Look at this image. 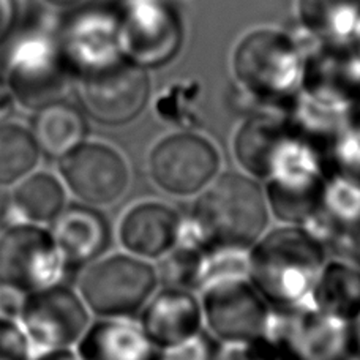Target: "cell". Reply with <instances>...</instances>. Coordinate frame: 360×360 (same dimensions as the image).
I'll return each mask as SVG.
<instances>
[{
	"label": "cell",
	"instance_id": "19",
	"mask_svg": "<svg viewBox=\"0 0 360 360\" xmlns=\"http://www.w3.org/2000/svg\"><path fill=\"white\" fill-rule=\"evenodd\" d=\"M86 131L82 114L62 100L38 109L30 130L41 153L60 160L84 143Z\"/></svg>",
	"mask_w": 360,
	"mask_h": 360
},
{
	"label": "cell",
	"instance_id": "11",
	"mask_svg": "<svg viewBox=\"0 0 360 360\" xmlns=\"http://www.w3.org/2000/svg\"><path fill=\"white\" fill-rule=\"evenodd\" d=\"M62 177L87 205H109L125 195L130 171L125 158L101 143H82L62 158Z\"/></svg>",
	"mask_w": 360,
	"mask_h": 360
},
{
	"label": "cell",
	"instance_id": "26",
	"mask_svg": "<svg viewBox=\"0 0 360 360\" xmlns=\"http://www.w3.org/2000/svg\"><path fill=\"white\" fill-rule=\"evenodd\" d=\"M326 242H329L348 264L360 269V215L333 226Z\"/></svg>",
	"mask_w": 360,
	"mask_h": 360
},
{
	"label": "cell",
	"instance_id": "15",
	"mask_svg": "<svg viewBox=\"0 0 360 360\" xmlns=\"http://www.w3.org/2000/svg\"><path fill=\"white\" fill-rule=\"evenodd\" d=\"M53 223L51 234L65 267L86 266L109 245V224L92 205L65 207Z\"/></svg>",
	"mask_w": 360,
	"mask_h": 360
},
{
	"label": "cell",
	"instance_id": "16",
	"mask_svg": "<svg viewBox=\"0 0 360 360\" xmlns=\"http://www.w3.org/2000/svg\"><path fill=\"white\" fill-rule=\"evenodd\" d=\"M157 354L139 327L115 318L87 327L78 342L81 360H157Z\"/></svg>",
	"mask_w": 360,
	"mask_h": 360
},
{
	"label": "cell",
	"instance_id": "4",
	"mask_svg": "<svg viewBox=\"0 0 360 360\" xmlns=\"http://www.w3.org/2000/svg\"><path fill=\"white\" fill-rule=\"evenodd\" d=\"M62 256L51 231L21 223L0 234V283L32 294L59 283Z\"/></svg>",
	"mask_w": 360,
	"mask_h": 360
},
{
	"label": "cell",
	"instance_id": "21",
	"mask_svg": "<svg viewBox=\"0 0 360 360\" xmlns=\"http://www.w3.org/2000/svg\"><path fill=\"white\" fill-rule=\"evenodd\" d=\"M67 193L59 179L48 172L25 177L11 198L15 209L27 223H53L67 207Z\"/></svg>",
	"mask_w": 360,
	"mask_h": 360
},
{
	"label": "cell",
	"instance_id": "25",
	"mask_svg": "<svg viewBox=\"0 0 360 360\" xmlns=\"http://www.w3.org/2000/svg\"><path fill=\"white\" fill-rule=\"evenodd\" d=\"M202 255L204 250L191 245L172 248L160 267L162 280L168 288L186 289V291L191 288H199Z\"/></svg>",
	"mask_w": 360,
	"mask_h": 360
},
{
	"label": "cell",
	"instance_id": "31",
	"mask_svg": "<svg viewBox=\"0 0 360 360\" xmlns=\"http://www.w3.org/2000/svg\"><path fill=\"white\" fill-rule=\"evenodd\" d=\"M30 360H81L79 356L70 348H54V349H40L32 354Z\"/></svg>",
	"mask_w": 360,
	"mask_h": 360
},
{
	"label": "cell",
	"instance_id": "24",
	"mask_svg": "<svg viewBox=\"0 0 360 360\" xmlns=\"http://www.w3.org/2000/svg\"><path fill=\"white\" fill-rule=\"evenodd\" d=\"M327 177L337 176L360 186V127L348 125L323 152Z\"/></svg>",
	"mask_w": 360,
	"mask_h": 360
},
{
	"label": "cell",
	"instance_id": "5",
	"mask_svg": "<svg viewBox=\"0 0 360 360\" xmlns=\"http://www.w3.org/2000/svg\"><path fill=\"white\" fill-rule=\"evenodd\" d=\"M270 318L267 338L286 360H351L349 324L326 316L316 308H280Z\"/></svg>",
	"mask_w": 360,
	"mask_h": 360
},
{
	"label": "cell",
	"instance_id": "2",
	"mask_svg": "<svg viewBox=\"0 0 360 360\" xmlns=\"http://www.w3.org/2000/svg\"><path fill=\"white\" fill-rule=\"evenodd\" d=\"M323 267V243L300 226L272 231L255 243L248 256L253 288L276 308L302 305Z\"/></svg>",
	"mask_w": 360,
	"mask_h": 360
},
{
	"label": "cell",
	"instance_id": "32",
	"mask_svg": "<svg viewBox=\"0 0 360 360\" xmlns=\"http://www.w3.org/2000/svg\"><path fill=\"white\" fill-rule=\"evenodd\" d=\"M13 24V5L11 0H0V43H2Z\"/></svg>",
	"mask_w": 360,
	"mask_h": 360
},
{
	"label": "cell",
	"instance_id": "20",
	"mask_svg": "<svg viewBox=\"0 0 360 360\" xmlns=\"http://www.w3.org/2000/svg\"><path fill=\"white\" fill-rule=\"evenodd\" d=\"M300 15L314 34L333 44L359 35L360 0H300Z\"/></svg>",
	"mask_w": 360,
	"mask_h": 360
},
{
	"label": "cell",
	"instance_id": "35",
	"mask_svg": "<svg viewBox=\"0 0 360 360\" xmlns=\"http://www.w3.org/2000/svg\"><path fill=\"white\" fill-rule=\"evenodd\" d=\"M349 337L352 354L360 359V314L349 324Z\"/></svg>",
	"mask_w": 360,
	"mask_h": 360
},
{
	"label": "cell",
	"instance_id": "29",
	"mask_svg": "<svg viewBox=\"0 0 360 360\" xmlns=\"http://www.w3.org/2000/svg\"><path fill=\"white\" fill-rule=\"evenodd\" d=\"M217 360H286L276 345L267 337L250 343L233 345L228 352Z\"/></svg>",
	"mask_w": 360,
	"mask_h": 360
},
{
	"label": "cell",
	"instance_id": "28",
	"mask_svg": "<svg viewBox=\"0 0 360 360\" xmlns=\"http://www.w3.org/2000/svg\"><path fill=\"white\" fill-rule=\"evenodd\" d=\"M34 351L18 323L0 321V360H30Z\"/></svg>",
	"mask_w": 360,
	"mask_h": 360
},
{
	"label": "cell",
	"instance_id": "8",
	"mask_svg": "<svg viewBox=\"0 0 360 360\" xmlns=\"http://www.w3.org/2000/svg\"><path fill=\"white\" fill-rule=\"evenodd\" d=\"M19 326L32 351L70 348L87 330L89 313L81 295L57 283L27 294Z\"/></svg>",
	"mask_w": 360,
	"mask_h": 360
},
{
	"label": "cell",
	"instance_id": "13",
	"mask_svg": "<svg viewBox=\"0 0 360 360\" xmlns=\"http://www.w3.org/2000/svg\"><path fill=\"white\" fill-rule=\"evenodd\" d=\"M180 220L176 210L162 202H143L127 212L120 223L122 245L138 258H162L177 247Z\"/></svg>",
	"mask_w": 360,
	"mask_h": 360
},
{
	"label": "cell",
	"instance_id": "18",
	"mask_svg": "<svg viewBox=\"0 0 360 360\" xmlns=\"http://www.w3.org/2000/svg\"><path fill=\"white\" fill-rule=\"evenodd\" d=\"M311 299L318 311L351 324L360 314V269L338 261L324 266L313 286Z\"/></svg>",
	"mask_w": 360,
	"mask_h": 360
},
{
	"label": "cell",
	"instance_id": "22",
	"mask_svg": "<svg viewBox=\"0 0 360 360\" xmlns=\"http://www.w3.org/2000/svg\"><path fill=\"white\" fill-rule=\"evenodd\" d=\"M67 78L56 60L40 57L37 62H27L11 76V92L22 105L40 109L49 103L62 100L65 94Z\"/></svg>",
	"mask_w": 360,
	"mask_h": 360
},
{
	"label": "cell",
	"instance_id": "27",
	"mask_svg": "<svg viewBox=\"0 0 360 360\" xmlns=\"http://www.w3.org/2000/svg\"><path fill=\"white\" fill-rule=\"evenodd\" d=\"M218 351L214 340L199 332L184 343L158 349L157 360H217Z\"/></svg>",
	"mask_w": 360,
	"mask_h": 360
},
{
	"label": "cell",
	"instance_id": "14",
	"mask_svg": "<svg viewBox=\"0 0 360 360\" xmlns=\"http://www.w3.org/2000/svg\"><path fill=\"white\" fill-rule=\"evenodd\" d=\"M297 138L289 120L275 117H253L237 131L234 155L250 174L258 179H270L278 168L283 155Z\"/></svg>",
	"mask_w": 360,
	"mask_h": 360
},
{
	"label": "cell",
	"instance_id": "17",
	"mask_svg": "<svg viewBox=\"0 0 360 360\" xmlns=\"http://www.w3.org/2000/svg\"><path fill=\"white\" fill-rule=\"evenodd\" d=\"M172 18L158 0H134L127 18V41L139 62L168 59L177 43Z\"/></svg>",
	"mask_w": 360,
	"mask_h": 360
},
{
	"label": "cell",
	"instance_id": "9",
	"mask_svg": "<svg viewBox=\"0 0 360 360\" xmlns=\"http://www.w3.org/2000/svg\"><path fill=\"white\" fill-rule=\"evenodd\" d=\"M152 180L177 196H190L207 186L220 169L217 147L195 133H177L153 147L149 160Z\"/></svg>",
	"mask_w": 360,
	"mask_h": 360
},
{
	"label": "cell",
	"instance_id": "3",
	"mask_svg": "<svg viewBox=\"0 0 360 360\" xmlns=\"http://www.w3.org/2000/svg\"><path fill=\"white\" fill-rule=\"evenodd\" d=\"M157 272L143 259L115 255L96 262L79 283L84 304L98 316L127 318L138 313L152 297Z\"/></svg>",
	"mask_w": 360,
	"mask_h": 360
},
{
	"label": "cell",
	"instance_id": "30",
	"mask_svg": "<svg viewBox=\"0 0 360 360\" xmlns=\"http://www.w3.org/2000/svg\"><path fill=\"white\" fill-rule=\"evenodd\" d=\"M27 294L19 291L16 288L0 283V321H8V323H18L25 305Z\"/></svg>",
	"mask_w": 360,
	"mask_h": 360
},
{
	"label": "cell",
	"instance_id": "12",
	"mask_svg": "<svg viewBox=\"0 0 360 360\" xmlns=\"http://www.w3.org/2000/svg\"><path fill=\"white\" fill-rule=\"evenodd\" d=\"M202 308L186 289L166 288L144 308L141 330L157 349L184 343L201 332Z\"/></svg>",
	"mask_w": 360,
	"mask_h": 360
},
{
	"label": "cell",
	"instance_id": "34",
	"mask_svg": "<svg viewBox=\"0 0 360 360\" xmlns=\"http://www.w3.org/2000/svg\"><path fill=\"white\" fill-rule=\"evenodd\" d=\"M10 210H11V199L2 188H0V234L6 229Z\"/></svg>",
	"mask_w": 360,
	"mask_h": 360
},
{
	"label": "cell",
	"instance_id": "33",
	"mask_svg": "<svg viewBox=\"0 0 360 360\" xmlns=\"http://www.w3.org/2000/svg\"><path fill=\"white\" fill-rule=\"evenodd\" d=\"M13 98H15V95H13L11 89L0 81V124H5L8 115L11 114Z\"/></svg>",
	"mask_w": 360,
	"mask_h": 360
},
{
	"label": "cell",
	"instance_id": "36",
	"mask_svg": "<svg viewBox=\"0 0 360 360\" xmlns=\"http://www.w3.org/2000/svg\"><path fill=\"white\" fill-rule=\"evenodd\" d=\"M46 2L53 4V5H59V6H68V5L78 4L79 0H46Z\"/></svg>",
	"mask_w": 360,
	"mask_h": 360
},
{
	"label": "cell",
	"instance_id": "1",
	"mask_svg": "<svg viewBox=\"0 0 360 360\" xmlns=\"http://www.w3.org/2000/svg\"><path fill=\"white\" fill-rule=\"evenodd\" d=\"M267 223V201L259 185L229 172L198 199L190 220L182 223L177 245L247 250L261 239Z\"/></svg>",
	"mask_w": 360,
	"mask_h": 360
},
{
	"label": "cell",
	"instance_id": "10",
	"mask_svg": "<svg viewBox=\"0 0 360 360\" xmlns=\"http://www.w3.org/2000/svg\"><path fill=\"white\" fill-rule=\"evenodd\" d=\"M82 103L101 125L120 127L138 117L149 98V79L133 63L114 60L90 70L82 84Z\"/></svg>",
	"mask_w": 360,
	"mask_h": 360
},
{
	"label": "cell",
	"instance_id": "7",
	"mask_svg": "<svg viewBox=\"0 0 360 360\" xmlns=\"http://www.w3.org/2000/svg\"><path fill=\"white\" fill-rule=\"evenodd\" d=\"M237 78L262 100L288 98L297 87L300 65L297 54L285 37L256 32L240 43L234 60Z\"/></svg>",
	"mask_w": 360,
	"mask_h": 360
},
{
	"label": "cell",
	"instance_id": "23",
	"mask_svg": "<svg viewBox=\"0 0 360 360\" xmlns=\"http://www.w3.org/2000/svg\"><path fill=\"white\" fill-rule=\"evenodd\" d=\"M40 149L30 130L18 124H0V184H13L35 168Z\"/></svg>",
	"mask_w": 360,
	"mask_h": 360
},
{
	"label": "cell",
	"instance_id": "37",
	"mask_svg": "<svg viewBox=\"0 0 360 360\" xmlns=\"http://www.w3.org/2000/svg\"><path fill=\"white\" fill-rule=\"evenodd\" d=\"M356 124L360 127V105H359V109H357V117H356Z\"/></svg>",
	"mask_w": 360,
	"mask_h": 360
},
{
	"label": "cell",
	"instance_id": "6",
	"mask_svg": "<svg viewBox=\"0 0 360 360\" xmlns=\"http://www.w3.org/2000/svg\"><path fill=\"white\" fill-rule=\"evenodd\" d=\"M202 291V318L223 342L240 345L267 337L272 316L252 283L245 278L223 280Z\"/></svg>",
	"mask_w": 360,
	"mask_h": 360
}]
</instances>
